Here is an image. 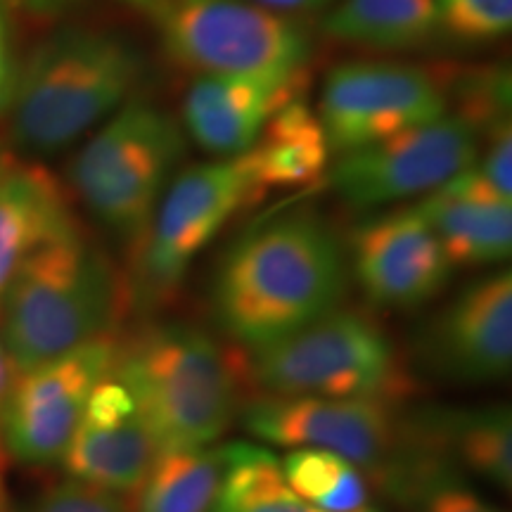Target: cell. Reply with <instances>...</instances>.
<instances>
[{
	"label": "cell",
	"mask_w": 512,
	"mask_h": 512,
	"mask_svg": "<svg viewBox=\"0 0 512 512\" xmlns=\"http://www.w3.org/2000/svg\"><path fill=\"white\" fill-rule=\"evenodd\" d=\"M285 484L309 510L356 512L368 508L370 486L354 463L320 448H292L280 460Z\"/></svg>",
	"instance_id": "obj_24"
},
{
	"label": "cell",
	"mask_w": 512,
	"mask_h": 512,
	"mask_svg": "<svg viewBox=\"0 0 512 512\" xmlns=\"http://www.w3.org/2000/svg\"><path fill=\"white\" fill-rule=\"evenodd\" d=\"M242 380L273 396L380 399L399 403L413 392L399 349L373 318L335 309L266 347L247 349Z\"/></svg>",
	"instance_id": "obj_5"
},
{
	"label": "cell",
	"mask_w": 512,
	"mask_h": 512,
	"mask_svg": "<svg viewBox=\"0 0 512 512\" xmlns=\"http://www.w3.org/2000/svg\"><path fill=\"white\" fill-rule=\"evenodd\" d=\"M472 171L496 192L498 197L512 202V131L510 121L491 128L486 150L472 162Z\"/></svg>",
	"instance_id": "obj_29"
},
{
	"label": "cell",
	"mask_w": 512,
	"mask_h": 512,
	"mask_svg": "<svg viewBox=\"0 0 512 512\" xmlns=\"http://www.w3.org/2000/svg\"><path fill=\"white\" fill-rule=\"evenodd\" d=\"M247 152L261 192L309 185L328 169L332 159L318 114L306 105L302 95L287 102L268 121L264 133Z\"/></svg>",
	"instance_id": "obj_20"
},
{
	"label": "cell",
	"mask_w": 512,
	"mask_h": 512,
	"mask_svg": "<svg viewBox=\"0 0 512 512\" xmlns=\"http://www.w3.org/2000/svg\"><path fill=\"white\" fill-rule=\"evenodd\" d=\"M19 8L34 12V15H53V12H62L72 8L76 0H12Z\"/></svg>",
	"instance_id": "obj_32"
},
{
	"label": "cell",
	"mask_w": 512,
	"mask_h": 512,
	"mask_svg": "<svg viewBox=\"0 0 512 512\" xmlns=\"http://www.w3.org/2000/svg\"><path fill=\"white\" fill-rule=\"evenodd\" d=\"M143 55L114 31L64 27L19 64L12 138L29 155H55L110 119L136 93Z\"/></svg>",
	"instance_id": "obj_3"
},
{
	"label": "cell",
	"mask_w": 512,
	"mask_h": 512,
	"mask_svg": "<svg viewBox=\"0 0 512 512\" xmlns=\"http://www.w3.org/2000/svg\"><path fill=\"white\" fill-rule=\"evenodd\" d=\"M242 422L268 444L335 453L380 486L413 446L411 422L396 415V403L380 399L264 394L245 408Z\"/></svg>",
	"instance_id": "obj_9"
},
{
	"label": "cell",
	"mask_w": 512,
	"mask_h": 512,
	"mask_svg": "<svg viewBox=\"0 0 512 512\" xmlns=\"http://www.w3.org/2000/svg\"><path fill=\"white\" fill-rule=\"evenodd\" d=\"M119 335L98 337L79 349L12 375L0 401V444L22 465L60 463L88 396L110 375Z\"/></svg>",
	"instance_id": "obj_10"
},
{
	"label": "cell",
	"mask_w": 512,
	"mask_h": 512,
	"mask_svg": "<svg viewBox=\"0 0 512 512\" xmlns=\"http://www.w3.org/2000/svg\"><path fill=\"white\" fill-rule=\"evenodd\" d=\"M3 472H5V451H3V444H0V484H3Z\"/></svg>",
	"instance_id": "obj_35"
},
{
	"label": "cell",
	"mask_w": 512,
	"mask_h": 512,
	"mask_svg": "<svg viewBox=\"0 0 512 512\" xmlns=\"http://www.w3.org/2000/svg\"><path fill=\"white\" fill-rule=\"evenodd\" d=\"M309 512H316V510H309ZM356 512H380V510H375V508H363V510H356Z\"/></svg>",
	"instance_id": "obj_37"
},
{
	"label": "cell",
	"mask_w": 512,
	"mask_h": 512,
	"mask_svg": "<svg viewBox=\"0 0 512 512\" xmlns=\"http://www.w3.org/2000/svg\"><path fill=\"white\" fill-rule=\"evenodd\" d=\"M79 226L57 176L8 159L0 174V297L31 254Z\"/></svg>",
	"instance_id": "obj_18"
},
{
	"label": "cell",
	"mask_w": 512,
	"mask_h": 512,
	"mask_svg": "<svg viewBox=\"0 0 512 512\" xmlns=\"http://www.w3.org/2000/svg\"><path fill=\"white\" fill-rule=\"evenodd\" d=\"M249 3L259 5L278 15L294 17V15H311V12H325L332 8L335 0H249Z\"/></svg>",
	"instance_id": "obj_31"
},
{
	"label": "cell",
	"mask_w": 512,
	"mask_h": 512,
	"mask_svg": "<svg viewBox=\"0 0 512 512\" xmlns=\"http://www.w3.org/2000/svg\"><path fill=\"white\" fill-rule=\"evenodd\" d=\"M351 268L370 302L401 311L437 297L453 271L418 207L361 223L351 238Z\"/></svg>",
	"instance_id": "obj_13"
},
{
	"label": "cell",
	"mask_w": 512,
	"mask_h": 512,
	"mask_svg": "<svg viewBox=\"0 0 512 512\" xmlns=\"http://www.w3.org/2000/svg\"><path fill=\"white\" fill-rule=\"evenodd\" d=\"M126 299L124 278L81 226L48 242L0 297V342L12 373L117 332Z\"/></svg>",
	"instance_id": "obj_2"
},
{
	"label": "cell",
	"mask_w": 512,
	"mask_h": 512,
	"mask_svg": "<svg viewBox=\"0 0 512 512\" xmlns=\"http://www.w3.org/2000/svg\"><path fill=\"white\" fill-rule=\"evenodd\" d=\"M157 456L159 446L136 401L110 370L88 396L60 463L69 479L131 505Z\"/></svg>",
	"instance_id": "obj_14"
},
{
	"label": "cell",
	"mask_w": 512,
	"mask_h": 512,
	"mask_svg": "<svg viewBox=\"0 0 512 512\" xmlns=\"http://www.w3.org/2000/svg\"><path fill=\"white\" fill-rule=\"evenodd\" d=\"M112 375L131 392L159 453L211 446L238 415V361L195 325L155 323L119 339Z\"/></svg>",
	"instance_id": "obj_4"
},
{
	"label": "cell",
	"mask_w": 512,
	"mask_h": 512,
	"mask_svg": "<svg viewBox=\"0 0 512 512\" xmlns=\"http://www.w3.org/2000/svg\"><path fill=\"white\" fill-rule=\"evenodd\" d=\"M415 434L448 465L458 463L498 489H512V418L508 406L437 411L413 420Z\"/></svg>",
	"instance_id": "obj_19"
},
{
	"label": "cell",
	"mask_w": 512,
	"mask_h": 512,
	"mask_svg": "<svg viewBox=\"0 0 512 512\" xmlns=\"http://www.w3.org/2000/svg\"><path fill=\"white\" fill-rule=\"evenodd\" d=\"M223 477V448L162 451L131 512H209Z\"/></svg>",
	"instance_id": "obj_22"
},
{
	"label": "cell",
	"mask_w": 512,
	"mask_h": 512,
	"mask_svg": "<svg viewBox=\"0 0 512 512\" xmlns=\"http://www.w3.org/2000/svg\"><path fill=\"white\" fill-rule=\"evenodd\" d=\"M437 31L460 43L501 41L512 31V0H434Z\"/></svg>",
	"instance_id": "obj_26"
},
{
	"label": "cell",
	"mask_w": 512,
	"mask_h": 512,
	"mask_svg": "<svg viewBox=\"0 0 512 512\" xmlns=\"http://www.w3.org/2000/svg\"><path fill=\"white\" fill-rule=\"evenodd\" d=\"M155 19L171 60L197 76H294L313 53L299 19L249 0H164Z\"/></svg>",
	"instance_id": "obj_7"
},
{
	"label": "cell",
	"mask_w": 512,
	"mask_h": 512,
	"mask_svg": "<svg viewBox=\"0 0 512 512\" xmlns=\"http://www.w3.org/2000/svg\"><path fill=\"white\" fill-rule=\"evenodd\" d=\"M344 292L347 261L335 233L297 211L235 242L216 275L214 309L235 342L256 349L339 309Z\"/></svg>",
	"instance_id": "obj_1"
},
{
	"label": "cell",
	"mask_w": 512,
	"mask_h": 512,
	"mask_svg": "<svg viewBox=\"0 0 512 512\" xmlns=\"http://www.w3.org/2000/svg\"><path fill=\"white\" fill-rule=\"evenodd\" d=\"M448 112V93L427 69L356 60L332 69L320 91L318 119L332 155L427 124Z\"/></svg>",
	"instance_id": "obj_12"
},
{
	"label": "cell",
	"mask_w": 512,
	"mask_h": 512,
	"mask_svg": "<svg viewBox=\"0 0 512 512\" xmlns=\"http://www.w3.org/2000/svg\"><path fill=\"white\" fill-rule=\"evenodd\" d=\"M121 3H126L128 8H133V10H138V12H145V15L155 17L157 12H159V8H162L164 0H121Z\"/></svg>",
	"instance_id": "obj_33"
},
{
	"label": "cell",
	"mask_w": 512,
	"mask_h": 512,
	"mask_svg": "<svg viewBox=\"0 0 512 512\" xmlns=\"http://www.w3.org/2000/svg\"><path fill=\"white\" fill-rule=\"evenodd\" d=\"M209 512H309L292 494L271 451L252 444L223 446V477Z\"/></svg>",
	"instance_id": "obj_23"
},
{
	"label": "cell",
	"mask_w": 512,
	"mask_h": 512,
	"mask_svg": "<svg viewBox=\"0 0 512 512\" xmlns=\"http://www.w3.org/2000/svg\"><path fill=\"white\" fill-rule=\"evenodd\" d=\"M264 195L249 152L190 166L164 190L138 247L136 292L159 304L188 275L195 256L247 204Z\"/></svg>",
	"instance_id": "obj_8"
},
{
	"label": "cell",
	"mask_w": 512,
	"mask_h": 512,
	"mask_svg": "<svg viewBox=\"0 0 512 512\" xmlns=\"http://www.w3.org/2000/svg\"><path fill=\"white\" fill-rule=\"evenodd\" d=\"M463 110L458 117L470 121L477 133L510 121V74L508 69H482L470 74L460 86Z\"/></svg>",
	"instance_id": "obj_27"
},
{
	"label": "cell",
	"mask_w": 512,
	"mask_h": 512,
	"mask_svg": "<svg viewBox=\"0 0 512 512\" xmlns=\"http://www.w3.org/2000/svg\"><path fill=\"white\" fill-rule=\"evenodd\" d=\"M387 491L415 512H501L460 482L444 458L422 448L387 484Z\"/></svg>",
	"instance_id": "obj_25"
},
{
	"label": "cell",
	"mask_w": 512,
	"mask_h": 512,
	"mask_svg": "<svg viewBox=\"0 0 512 512\" xmlns=\"http://www.w3.org/2000/svg\"><path fill=\"white\" fill-rule=\"evenodd\" d=\"M0 512H10L8 496H5V486L3 484H0Z\"/></svg>",
	"instance_id": "obj_34"
},
{
	"label": "cell",
	"mask_w": 512,
	"mask_h": 512,
	"mask_svg": "<svg viewBox=\"0 0 512 512\" xmlns=\"http://www.w3.org/2000/svg\"><path fill=\"white\" fill-rule=\"evenodd\" d=\"M29 512H131V505L95 486L64 479L43 491Z\"/></svg>",
	"instance_id": "obj_28"
},
{
	"label": "cell",
	"mask_w": 512,
	"mask_h": 512,
	"mask_svg": "<svg viewBox=\"0 0 512 512\" xmlns=\"http://www.w3.org/2000/svg\"><path fill=\"white\" fill-rule=\"evenodd\" d=\"M306 91V72L294 76H197L183 105V124L202 150L235 157L259 140L287 102Z\"/></svg>",
	"instance_id": "obj_16"
},
{
	"label": "cell",
	"mask_w": 512,
	"mask_h": 512,
	"mask_svg": "<svg viewBox=\"0 0 512 512\" xmlns=\"http://www.w3.org/2000/svg\"><path fill=\"white\" fill-rule=\"evenodd\" d=\"M5 164H8V157H5V155H3V152H0V174H3Z\"/></svg>",
	"instance_id": "obj_36"
},
{
	"label": "cell",
	"mask_w": 512,
	"mask_h": 512,
	"mask_svg": "<svg viewBox=\"0 0 512 512\" xmlns=\"http://www.w3.org/2000/svg\"><path fill=\"white\" fill-rule=\"evenodd\" d=\"M427 363L451 380H503L512 366V273H491L448 304L425 339Z\"/></svg>",
	"instance_id": "obj_15"
},
{
	"label": "cell",
	"mask_w": 512,
	"mask_h": 512,
	"mask_svg": "<svg viewBox=\"0 0 512 512\" xmlns=\"http://www.w3.org/2000/svg\"><path fill=\"white\" fill-rule=\"evenodd\" d=\"M185 152L181 124L155 102L131 98L76 152L69 181L81 202L121 238L138 242Z\"/></svg>",
	"instance_id": "obj_6"
},
{
	"label": "cell",
	"mask_w": 512,
	"mask_h": 512,
	"mask_svg": "<svg viewBox=\"0 0 512 512\" xmlns=\"http://www.w3.org/2000/svg\"><path fill=\"white\" fill-rule=\"evenodd\" d=\"M479 150L477 128L446 112L380 143L339 155L328 166L330 185L349 207H384L430 195L475 162Z\"/></svg>",
	"instance_id": "obj_11"
},
{
	"label": "cell",
	"mask_w": 512,
	"mask_h": 512,
	"mask_svg": "<svg viewBox=\"0 0 512 512\" xmlns=\"http://www.w3.org/2000/svg\"><path fill=\"white\" fill-rule=\"evenodd\" d=\"M451 266L503 264L512 252V202L472 171V164L418 204Z\"/></svg>",
	"instance_id": "obj_17"
},
{
	"label": "cell",
	"mask_w": 512,
	"mask_h": 512,
	"mask_svg": "<svg viewBox=\"0 0 512 512\" xmlns=\"http://www.w3.org/2000/svg\"><path fill=\"white\" fill-rule=\"evenodd\" d=\"M323 34L370 50H413L437 34L434 0H335Z\"/></svg>",
	"instance_id": "obj_21"
},
{
	"label": "cell",
	"mask_w": 512,
	"mask_h": 512,
	"mask_svg": "<svg viewBox=\"0 0 512 512\" xmlns=\"http://www.w3.org/2000/svg\"><path fill=\"white\" fill-rule=\"evenodd\" d=\"M19 76V62L15 53V38H12L10 19L0 5V117L10 112L12 98H15Z\"/></svg>",
	"instance_id": "obj_30"
}]
</instances>
